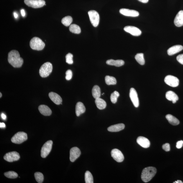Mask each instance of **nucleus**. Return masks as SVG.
I'll list each match as a JSON object with an SVG mask.
<instances>
[{"instance_id":"1","label":"nucleus","mask_w":183,"mask_h":183,"mask_svg":"<svg viewBox=\"0 0 183 183\" xmlns=\"http://www.w3.org/2000/svg\"><path fill=\"white\" fill-rule=\"evenodd\" d=\"M8 61L14 67H20L23 64V59L20 57L19 52L15 50L11 51L8 55Z\"/></svg>"},{"instance_id":"2","label":"nucleus","mask_w":183,"mask_h":183,"mask_svg":"<svg viewBox=\"0 0 183 183\" xmlns=\"http://www.w3.org/2000/svg\"><path fill=\"white\" fill-rule=\"evenodd\" d=\"M157 172V169L154 167H147L142 170L141 178L144 182H149L154 177Z\"/></svg>"},{"instance_id":"3","label":"nucleus","mask_w":183,"mask_h":183,"mask_svg":"<svg viewBox=\"0 0 183 183\" xmlns=\"http://www.w3.org/2000/svg\"><path fill=\"white\" fill-rule=\"evenodd\" d=\"M30 45L32 49L37 51L42 50L45 46L44 43L37 37L32 38L30 40Z\"/></svg>"},{"instance_id":"4","label":"nucleus","mask_w":183,"mask_h":183,"mask_svg":"<svg viewBox=\"0 0 183 183\" xmlns=\"http://www.w3.org/2000/svg\"><path fill=\"white\" fill-rule=\"evenodd\" d=\"M52 70V65L50 62L45 63L42 65L39 69L40 75L43 78H46L50 74Z\"/></svg>"},{"instance_id":"5","label":"nucleus","mask_w":183,"mask_h":183,"mask_svg":"<svg viewBox=\"0 0 183 183\" xmlns=\"http://www.w3.org/2000/svg\"><path fill=\"white\" fill-rule=\"evenodd\" d=\"M28 139L26 133L20 132L16 133L11 139V141L15 144H21Z\"/></svg>"},{"instance_id":"6","label":"nucleus","mask_w":183,"mask_h":183,"mask_svg":"<svg viewBox=\"0 0 183 183\" xmlns=\"http://www.w3.org/2000/svg\"><path fill=\"white\" fill-rule=\"evenodd\" d=\"M52 145L53 141H47L44 144L41 151V156L42 158H46L48 156L51 152Z\"/></svg>"},{"instance_id":"7","label":"nucleus","mask_w":183,"mask_h":183,"mask_svg":"<svg viewBox=\"0 0 183 183\" xmlns=\"http://www.w3.org/2000/svg\"><path fill=\"white\" fill-rule=\"evenodd\" d=\"M24 2L27 6L34 8H42L46 3L44 0H24Z\"/></svg>"},{"instance_id":"8","label":"nucleus","mask_w":183,"mask_h":183,"mask_svg":"<svg viewBox=\"0 0 183 183\" xmlns=\"http://www.w3.org/2000/svg\"><path fill=\"white\" fill-rule=\"evenodd\" d=\"M90 22L94 27H96L98 25L99 19V15L98 13L94 10H91L88 13Z\"/></svg>"},{"instance_id":"9","label":"nucleus","mask_w":183,"mask_h":183,"mask_svg":"<svg viewBox=\"0 0 183 183\" xmlns=\"http://www.w3.org/2000/svg\"><path fill=\"white\" fill-rule=\"evenodd\" d=\"M164 82L167 85L173 87H176L179 85V80L178 79L172 75H169L164 78Z\"/></svg>"},{"instance_id":"10","label":"nucleus","mask_w":183,"mask_h":183,"mask_svg":"<svg viewBox=\"0 0 183 183\" xmlns=\"http://www.w3.org/2000/svg\"><path fill=\"white\" fill-rule=\"evenodd\" d=\"M20 158L19 154L16 151L7 153L4 157V159L9 162L17 161Z\"/></svg>"},{"instance_id":"11","label":"nucleus","mask_w":183,"mask_h":183,"mask_svg":"<svg viewBox=\"0 0 183 183\" xmlns=\"http://www.w3.org/2000/svg\"><path fill=\"white\" fill-rule=\"evenodd\" d=\"M130 97L135 107H138L139 104V98L136 90L134 88H131L130 92Z\"/></svg>"},{"instance_id":"12","label":"nucleus","mask_w":183,"mask_h":183,"mask_svg":"<svg viewBox=\"0 0 183 183\" xmlns=\"http://www.w3.org/2000/svg\"><path fill=\"white\" fill-rule=\"evenodd\" d=\"M111 155L115 161L118 162H123L124 159L123 154L117 149H114L111 151Z\"/></svg>"},{"instance_id":"13","label":"nucleus","mask_w":183,"mask_h":183,"mask_svg":"<svg viewBox=\"0 0 183 183\" xmlns=\"http://www.w3.org/2000/svg\"><path fill=\"white\" fill-rule=\"evenodd\" d=\"M81 152L80 149L76 147L72 148L70 151V159L71 161L74 162L80 156Z\"/></svg>"},{"instance_id":"14","label":"nucleus","mask_w":183,"mask_h":183,"mask_svg":"<svg viewBox=\"0 0 183 183\" xmlns=\"http://www.w3.org/2000/svg\"><path fill=\"white\" fill-rule=\"evenodd\" d=\"M124 30L133 36L138 37L141 34V31L136 27L132 26H126Z\"/></svg>"},{"instance_id":"15","label":"nucleus","mask_w":183,"mask_h":183,"mask_svg":"<svg viewBox=\"0 0 183 183\" xmlns=\"http://www.w3.org/2000/svg\"><path fill=\"white\" fill-rule=\"evenodd\" d=\"M119 12L121 14L127 17H138L139 15V13L138 11L126 9H121L119 10Z\"/></svg>"},{"instance_id":"16","label":"nucleus","mask_w":183,"mask_h":183,"mask_svg":"<svg viewBox=\"0 0 183 183\" xmlns=\"http://www.w3.org/2000/svg\"><path fill=\"white\" fill-rule=\"evenodd\" d=\"M137 142L140 146L144 148H148L150 145L149 140L144 137H139L137 139Z\"/></svg>"},{"instance_id":"17","label":"nucleus","mask_w":183,"mask_h":183,"mask_svg":"<svg viewBox=\"0 0 183 183\" xmlns=\"http://www.w3.org/2000/svg\"><path fill=\"white\" fill-rule=\"evenodd\" d=\"M49 96L52 101L56 105H59L62 103V99L61 97L57 93L51 92L49 94Z\"/></svg>"},{"instance_id":"18","label":"nucleus","mask_w":183,"mask_h":183,"mask_svg":"<svg viewBox=\"0 0 183 183\" xmlns=\"http://www.w3.org/2000/svg\"><path fill=\"white\" fill-rule=\"evenodd\" d=\"M174 23L177 27L183 26V11H180L178 12L174 20Z\"/></svg>"},{"instance_id":"19","label":"nucleus","mask_w":183,"mask_h":183,"mask_svg":"<svg viewBox=\"0 0 183 183\" xmlns=\"http://www.w3.org/2000/svg\"><path fill=\"white\" fill-rule=\"evenodd\" d=\"M183 49V47L182 45H177L170 47L167 51V52L169 56H172L179 52Z\"/></svg>"},{"instance_id":"20","label":"nucleus","mask_w":183,"mask_h":183,"mask_svg":"<svg viewBox=\"0 0 183 183\" xmlns=\"http://www.w3.org/2000/svg\"><path fill=\"white\" fill-rule=\"evenodd\" d=\"M41 114L45 116H50L52 114V111L48 106L44 105H41L38 107Z\"/></svg>"},{"instance_id":"21","label":"nucleus","mask_w":183,"mask_h":183,"mask_svg":"<svg viewBox=\"0 0 183 183\" xmlns=\"http://www.w3.org/2000/svg\"><path fill=\"white\" fill-rule=\"evenodd\" d=\"M85 108L83 104L80 102H79L77 103L76 105L75 112L76 116H80L85 112Z\"/></svg>"},{"instance_id":"22","label":"nucleus","mask_w":183,"mask_h":183,"mask_svg":"<svg viewBox=\"0 0 183 183\" xmlns=\"http://www.w3.org/2000/svg\"><path fill=\"white\" fill-rule=\"evenodd\" d=\"M125 128L124 124L119 123L111 126L108 128V130L110 132H117L123 130Z\"/></svg>"},{"instance_id":"23","label":"nucleus","mask_w":183,"mask_h":183,"mask_svg":"<svg viewBox=\"0 0 183 183\" xmlns=\"http://www.w3.org/2000/svg\"><path fill=\"white\" fill-rule=\"evenodd\" d=\"M166 98L169 101H172L173 103H175L178 100L179 98L177 95L172 91H169L166 93Z\"/></svg>"},{"instance_id":"24","label":"nucleus","mask_w":183,"mask_h":183,"mask_svg":"<svg viewBox=\"0 0 183 183\" xmlns=\"http://www.w3.org/2000/svg\"><path fill=\"white\" fill-rule=\"evenodd\" d=\"M106 64L109 65L119 67L123 66L125 64V62L122 60H114L111 59L107 60Z\"/></svg>"},{"instance_id":"25","label":"nucleus","mask_w":183,"mask_h":183,"mask_svg":"<svg viewBox=\"0 0 183 183\" xmlns=\"http://www.w3.org/2000/svg\"><path fill=\"white\" fill-rule=\"evenodd\" d=\"M97 107L100 110L105 109L107 106V103L103 99L99 98H97L95 100Z\"/></svg>"},{"instance_id":"26","label":"nucleus","mask_w":183,"mask_h":183,"mask_svg":"<svg viewBox=\"0 0 183 183\" xmlns=\"http://www.w3.org/2000/svg\"><path fill=\"white\" fill-rule=\"evenodd\" d=\"M166 118L168 121L169 123L173 126H176L179 125V121L174 116L171 114H168L166 116Z\"/></svg>"},{"instance_id":"27","label":"nucleus","mask_w":183,"mask_h":183,"mask_svg":"<svg viewBox=\"0 0 183 183\" xmlns=\"http://www.w3.org/2000/svg\"><path fill=\"white\" fill-rule=\"evenodd\" d=\"M92 95L96 99L100 98L101 95V91L100 88L98 85L94 86L92 90Z\"/></svg>"},{"instance_id":"28","label":"nucleus","mask_w":183,"mask_h":183,"mask_svg":"<svg viewBox=\"0 0 183 183\" xmlns=\"http://www.w3.org/2000/svg\"><path fill=\"white\" fill-rule=\"evenodd\" d=\"M105 82L107 85H115L116 84V78L113 77L106 76L105 78Z\"/></svg>"},{"instance_id":"29","label":"nucleus","mask_w":183,"mask_h":183,"mask_svg":"<svg viewBox=\"0 0 183 183\" xmlns=\"http://www.w3.org/2000/svg\"><path fill=\"white\" fill-rule=\"evenodd\" d=\"M69 30L72 33L79 34L81 33L80 27L76 24H72L69 27Z\"/></svg>"},{"instance_id":"30","label":"nucleus","mask_w":183,"mask_h":183,"mask_svg":"<svg viewBox=\"0 0 183 183\" xmlns=\"http://www.w3.org/2000/svg\"><path fill=\"white\" fill-rule=\"evenodd\" d=\"M135 59L139 64L141 65L145 64V60L144 58V55L143 53H138L135 56Z\"/></svg>"},{"instance_id":"31","label":"nucleus","mask_w":183,"mask_h":183,"mask_svg":"<svg viewBox=\"0 0 183 183\" xmlns=\"http://www.w3.org/2000/svg\"><path fill=\"white\" fill-rule=\"evenodd\" d=\"M72 22L73 19L70 16H67L63 18L62 20V23L67 27L70 26Z\"/></svg>"},{"instance_id":"32","label":"nucleus","mask_w":183,"mask_h":183,"mask_svg":"<svg viewBox=\"0 0 183 183\" xmlns=\"http://www.w3.org/2000/svg\"><path fill=\"white\" fill-rule=\"evenodd\" d=\"M85 181L86 183H94L93 177L89 171H87L85 173Z\"/></svg>"},{"instance_id":"33","label":"nucleus","mask_w":183,"mask_h":183,"mask_svg":"<svg viewBox=\"0 0 183 183\" xmlns=\"http://www.w3.org/2000/svg\"><path fill=\"white\" fill-rule=\"evenodd\" d=\"M119 96V94L118 92L115 91L111 95L110 99L113 103H115L117 102V98Z\"/></svg>"},{"instance_id":"34","label":"nucleus","mask_w":183,"mask_h":183,"mask_svg":"<svg viewBox=\"0 0 183 183\" xmlns=\"http://www.w3.org/2000/svg\"><path fill=\"white\" fill-rule=\"evenodd\" d=\"M35 179L39 183H42L44 179V176L43 174L39 172H36L34 174Z\"/></svg>"},{"instance_id":"35","label":"nucleus","mask_w":183,"mask_h":183,"mask_svg":"<svg viewBox=\"0 0 183 183\" xmlns=\"http://www.w3.org/2000/svg\"><path fill=\"white\" fill-rule=\"evenodd\" d=\"M6 177L11 179H14L18 177V174L14 171H9L4 173Z\"/></svg>"},{"instance_id":"36","label":"nucleus","mask_w":183,"mask_h":183,"mask_svg":"<svg viewBox=\"0 0 183 183\" xmlns=\"http://www.w3.org/2000/svg\"><path fill=\"white\" fill-rule=\"evenodd\" d=\"M73 55L70 53L67 54L65 56L66 62L68 64L71 65L73 64Z\"/></svg>"},{"instance_id":"37","label":"nucleus","mask_w":183,"mask_h":183,"mask_svg":"<svg viewBox=\"0 0 183 183\" xmlns=\"http://www.w3.org/2000/svg\"><path fill=\"white\" fill-rule=\"evenodd\" d=\"M66 76H65V79L67 80H71L72 77V72L71 70H68L66 71Z\"/></svg>"},{"instance_id":"38","label":"nucleus","mask_w":183,"mask_h":183,"mask_svg":"<svg viewBox=\"0 0 183 183\" xmlns=\"http://www.w3.org/2000/svg\"><path fill=\"white\" fill-rule=\"evenodd\" d=\"M162 148L166 152H169L170 150V146L169 144L168 143H166L164 144L162 146Z\"/></svg>"},{"instance_id":"39","label":"nucleus","mask_w":183,"mask_h":183,"mask_svg":"<svg viewBox=\"0 0 183 183\" xmlns=\"http://www.w3.org/2000/svg\"><path fill=\"white\" fill-rule=\"evenodd\" d=\"M177 60L180 64L183 65V54L178 55L177 57Z\"/></svg>"},{"instance_id":"40","label":"nucleus","mask_w":183,"mask_h":183,"mask_svg":"<svg viewBox=\"0 0 183 183\" xmlns=\"http://www.w3.org/2000/svg\"><path fill=\"white\" fill-rule=\"evenodd\" d=\"M183 145V141H178L176 144V148L178 149L181 148Z\"/></svg>"},{"instance_id":"41","label":"nucleus","mask_w":183,"mask_h":183,"mask_svg":"<svg viewBox=\"0 0 183 183\" xmlns=\"http://www.w3.org/2000/svg\"><path fill=\"white\" fill-rule=\"evenodd\" d=\"M5 123H0V127H1V128H4L5 127Z\"/></svg>"},{"instance_id":"42","label":"nucleus","mask_w":183,"mask_h":183,"mask_svg":"<svg viewBox=\"0 0 183 183\" xmlns=\"http://www.w3.org/2000/svg\"><path fill=\"white\" fill-rule=\"evenodd\" d=\"M138 1L142 3H146L149 1V0H138Z\"/></svg>"},{"instance_id":"43","label":"nucleus","mask_w":183,"mask_h":183,"mask_svg":"<svg viewBox=\"0 0 183 183\" xmlns=\"http://www.w3.org/2000/svg\"><path fill=\"white\" fill-rule=\"evenodd\" d=\"M21 13L22 17H24L25 16V13L24 9H22L21 10Z\"/></svg>"},{"instance_id":"44","label":"nucleus","mask_w":183,"mask_h":183,"mask_svg":"<svg viewBox=\"0 0 183 183\" xmlns=\"http://www.w3.org/2000/svg\"><path fill=\"white\" fill-rule=\"evenodd\" d=\"M1 118L4 120H5L6 119V115L4 113H2L1 115Z\"/></svg>"},{"instance_id":"45","label":"nucleus","mask_w":183,"mask_h":183,"mask_svg":"<svg viewBox=\"0 0 183 183\" xmlns=\"http://www.w3.org/2000/svg\"><path fill=\"white\" fill-rule=\"evenodd\" d=\"M174 183H183V182L182 181L180 180H178L177 181H175L174 182H173Z\"/></svg>"},{"instance_id":"46","label":"nucleus","mask_w":183,"mask_h":183,"mask_svg":"<svg viewBox=\"0 0 183 183\" xmlns=\"http://www.w3.org/2000/svg\"><path fill=\"white\" fill-rule=\"evenodd\" d=\"M14 17L15 18H17L18 17V14H17V13H16V12H14Z\"/></svg>"},{"instance_id":"47","label":"nucleus","mask_w":183,"mask_h":183,"mask_svg":"<svg viewBox=\"0 0 183 183\" xmlns=\"http://www.w3.org/2000/svg\"><path fill=\"white\" fill-rule=\"evenodd\" d=\"M0 95H1V96H0V98H1L2 96V94L1 93H0Z\"/></svg>"}]
</instances>
